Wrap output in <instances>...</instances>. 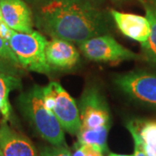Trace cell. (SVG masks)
I'll use <instances>...</instances> for the list:
<instances>
[{"instance_id":"cell-1","label":"cell","mask_w":156,"mask_h":156,"mask_svg":"<svg viewBox=\"0 0 156 156\" xmlns=\"http://www.w3.org/2000/svg\"><path fill=\"white\" fill-rule=\"evenodd\" d=\"M36 24L52 38L78 44L107 32L102 12L89 0H47L40 5Z\"/></svg>"},{"instance_id":"cell-2","label":"cell","mask_w":156,"mask_h":156,"mask_svg":"<svg viewBox=\"0 0 156 156\" xmlns=\"http://www.w3.org/2000/svg\"><path fill=\"white\" fill-rule=\"evenodd\" d=\"M18 108L36 132L50 145L67 146L64 129L45 104L43 87L35 85L17 98Z\"/></svg>"},{"instance_id":"cell-3","label":"cell","mask_w":156,"mask_h":156,"mask_svg":"<svg viewBox=\"0 0 156 156\" xmlns=\"http://www.w3.org/2000/svg\"><path fill=\"white\" fill-rule=\"evenodd\" d=\"M47 42L43 34L33 30L30 33L15 31L8 44L24 69L47 75L51 72L45 56Z\"/></svg>"},{"instance_id":"cell-4","label":"cell","mask_w":156,"mask_h":156,"mask_svg":"<svg viewBox=\"0 0 156 156\" xmlns=\"http://www.w3.org/2000/svg\"><path fill=\"white\" fill-rule=\"evenodd\" d=\"M45 104L54 113L64 131L77 135L81 128L79 108L71 95L57 82L43 87Z\"/></svg>"},{"instance_id":"cell-5","label":"cell","mask_w":156,"mask_h":156,"mask_svg":"<svg viewBox=\"0 0 156 156\" xmlns=\"http://www.w3.org/2000/svg\"><path fill=\"white\" fill-rule=\"evenodd\" d=\"M78 108L81 120L79 131H109V109L105 98L96 88L84 90Z\"/></svg>"},{"instance_id":"cell-6","label":"cell","mask_w":156,"mask_h":156,"mask_svg":"<svg viewBox=\"0 0 156 156\" xmlns=\"http://www.w3.org/2000/svg\"><path fill=\"white\" fill-rule=\"evenodd\" d=\"M85 57L95 62L136 60L140 56L118 43L110 35L102 34L87 39L79 44Z\"/></svg>"},{"instance_id":"cell-7","label":"cell","mask_w":156,"mask_h":156,"mask_svg":"<svg viewBox=\"0 0 156 156\" xmlns=\"http://www.w3.org/2000/svg\"><path fill=\"white\" fill-rule=\"evenodd\" d=\"M116 86L132 99L156 108V74L135 71L118 75Z\"/></svg>"},{"instance_id":"cell-8","label":"cell","mask_w":156,"mask_h":156,"mask_svg":"<svg viewBox=\"0 0 156 156\" xmlns=\"http://www.w3.org/2000/svg\"><path fill=\"white\" fill-rule=\"evenodd\" d=\"M45 56L51 70L70 69L80 59V54L73 43L62 38H52L47 42Z\"/></svg>"},{"instance_id":"cell-9","label":"cell","mask_w":156,"mask_h":156,"mask_svg":"<svg viewBox=\"0 0 156 156\" xmlns=\"http://www.w3.org/2000/svg\"><path fill=\"white\" fill-rule=\"evenodd\" d=\"M0 150L4 156H39L32 141L4 120L0 123Z\"/></svg>"},{"instance_id":"cell-10","label":"cell","mask_w":156,"mask_h":156,"mask_svg":"<svg viewBox=\"0 0 156 156\" xmlns=\"http://www.w3.org/2000/svg\"><path fill=\"white\" fill-rule=\"evenodd\" d=\"M3 19L17 32L33 31V16L30 8L23 0H0Z\"/></svg>"},{"instance_id":"cell-11","label":"cell","mask_w":156,"mask_h":156,"mask_svg":"<svg viewBox=\"0 0 156 156\" xmlns=\"http://www.w3.org/2000/svg\"><path fill=\"white\" fill-rule=\"evenodd\" d=\"M110 13L120 31L127 37L140 44L149 37L150 23L146 17L115 10H112Z\"/></svg>"},{"instance_id":"cell-12","label":"cell","mask_w":156,"mask_h":156,"mask_svg":"<svg viewBox=\"0 0 156 156\" xmlns=\"http://www.w3.org/2000/svg\"><path fill=\"white\" fill-rule=\"evenodd\" d=\"M127 128L133 129L138 135L147 156H156V121H130Z\"/></svg>"},{"instance_id":"cell-13","label":"cell","mask_w":156,"mask_h":156,"mask_svg":"<svg viewBox=\"0 0 156 156\" xmlns=\"http://www.w3.org/2000/svg\"><path fill=\"white\" fill-rule=\"evenodd\" d=\"M140 3L150 23V35L147 40L141 44V50L146 60L156 65V7L147 0H140Z\"/></svg>"},{"instance_id":"cell-14","label":"cell","mask_w":156,"mask_h":156,"mask_svg":"<svg viewBox=\"0 0 156 156\" xmlns=\"http://www.w3.org/2000/svg\"><path fill=\"white\" fill-rule=\"evenodd\" d=\"M19 77L0 72V115L4 121H8L11 115V106L9 95L12 90L21 89Z\"/></svg>"},{"instance_id":"cell-15","label":"cell","mask_w":156,"mask_h":156,"mask_svg":"<svg viewBox=\"0 0 156 156\" xmlns=\"http://www.w3.org/2000/svg\"><path fill=\"white\" fill-rule=\"evenodd\" d=\"M24 69L8 42L0 37V72L19 77Z\"/></svg>"},{"instance_id":"cell-16","label":"cell","mask_w":156,"mask_h":156,"mask_svg":"<svg viewBox=\"0 0 156 156\" xmlns=\"http://www.w3.org/2000/svg\"><path fill=\"white\" fill-rule=\"evenodd\" d=\"M39 156H72L71 152L67 146H53L45 147L41 151Z\"/></svg>"},{"instance_id":"cell-17","label":"cell","mask_w":156,"mask_h":156,"mask_svg":"<svg viewBox=\"0 0 156 156\" xmlns=\"http://www.w3.org/2000/svg\"><path fill=\"white\" fill-rule=\"evenodd\" d=\"M128 130L129 131V133L131 134L133 140H134V156H147V154L145 153V151L143 149V147L141 145V142L140 140L138 135L136 134V133L134 132L133 129L131 128H128Z\"/></svg>"},{"instance_id":"cell-18","label":"cell","mask_w":156,"mask_h":156,"mask_svg":"<svg viewBox=\"0 0 156 156\" xmlns=\"http://www.w3.org/2000/svg\"><path fill=\"white\" fill-rule=\"evenodd\" d=\"M80 145L83 151L85 156H102L103 153L99 149L95 148L93 146L89 145V144H83V143H80Z\"/></svg>"},{"instance_id":"cell-19","label":"cell","mask_w":156,"mask_h":156,"mask_svg":"<svg viewBox=\"0 0 156 156\" xmlns=\"http://www.w3.org/2000/svg\"><path fill=\"white\" fill-rule=\"evenodd\" d=\"M15 32V30H13L12 29L10 28L5 22H3L0 24V37L5 40L6 42L9 41V39L11 38L12 34Z\"/></svg>"},{"instance_id":"cell-20","label":"cell","mask_w":156,"mask_h":156,"mask_svg":"<svg viewBox=\"0 0 156 156\" xmlns=\"http://www.w3.org/2000/svg\"><path fill=\"white\" fill-rule=\"evenodd\" d=\"M26 1L32 5H43L47 0H26Z\"/></svg>"},{"instance_id":"cell-21","label":"cell","mask_w":156,"mask_h":156,"mask_svg":"<svg viewBox=\"0 0 156 156\" xmlns=\"http://www.w3.org/2000/svg\"><path fill=\"white\" fill-rule=\"evenodd\" d=\"M108 156H134V154H109Z\"/></svg>"},{"instance_id":"cell-22","label":"cell","mask_w":156,"mask_h":156,"mask_svg":"<svg viewBox=\"0 0 156 156\" xmlns=\"http://www.w3.org/2000/svg\"><path fill=\"white\" fill-rule=\"evenodd\" d=\"M3 22H5V21H4V19H3V15H2V11H1V6H0V24Z\"/></svg>"},{"instance_id":"cell-23","label":"cell","mask_w":156,"mask_h":156,"mask_svg":"<svg viewBox=\"0 0 156 156\" xmlns=\"http://www.w3.org/2000/svg\"><path fill=\"white\" fill-rule=\"evenodd\" d=\"M148 2H149L150 4H152L153 5L155 6V7H156V0H149Z\"/></svg>"},{"instance_id":"cell-24","label":"cell","mask_w":156,"mask_h":156,"mask_svg":"<svg viewBox=\"0 0 156 156\" xmlns=\"http://www.w3.org/2000/svg\"><path fill=\"white\" fill-rule=\"evenodd\" d=\"M0 156H4L3 155V154H2V152H1V150H0Z\"/></svg>"}]
</instances>
